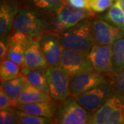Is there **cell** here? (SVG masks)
<instances>
[{"label": "cell", "instance_id": "cell-21", "mask_svg": "<svg viewBox=\"0 0 124 124\" xmlns=\"http://www.w3.org/2000/svg\"><path fill=\"white\" fill-rule=\"evenodd\" d=\"M112 46L113 70L115 74L124 69V37L116 40Z\"/></svg>", "mask_w": 124, "mask_h": 124}, {"label": "cell", "instance_id": "cell-22", "mask_svg": "<svg viewBox=\"0 0 124 124\" xmlns=\"http://www.w3.org/2000/svg\"><path fill=\"white\" fill-rule=\"evenodd\" d=\"M103 19L115 26L124 27V10L117 0L109 8Z\"/></svg>", "mask_w": 124, "mask_h": 124}, {"label": "cell", "instance_id": "cell-29", "mask_svg": "<svg viewBox=\"0 0 124 124\" xmlns=\"http://www.w3.org/2000/svg\"><path fill=\"white\" fill-rule=\"evenodd\" d=\"M17 101L13 99L5 93L3 88H0V110L6 109L8 108H14L17 106Z\"/></svg>", "mask_w": 124, "mask_h": 124}, {"label": "cell", "instance_id": "cell-25", "mask_svg": "<svg viewBox=\"0 0 124 124\" xmlns=\"http://www.w3.org/2000/svg\"><path fill=\"white\" fill-rule=\"evenodd\" d=\"M112 84L114 89L113 94L117 95L124 102V69L114 75Z\"/></svg>", "mask_w": 124, "mask_h": 124}, {"label": "cell", "instance_id": "cell-1", "mask_svg": "<svg viewBox=\"0 0 124 124\" xmlns=\"http://www.w3.org/2000/svg\"><path fill=\"white\" fill-rule=\"evenodd\" d=\"M93 20L85 18L76 25L59 33L63 48L88 53L96 44L93 30Z\"/></svg>", "mask_w": 124, "mask_h": 124}, {"label": "cell", "instance_id": "cell-31", "mask_svg": "<svg viewBox=\"0 0 124 124\" xmlns=\"http://www.w3.org/2000/svg\"><path fill=\"white\" fill-rule=\"evenodd\" d=\"M9 45H10L9 35L1 37V41H0V58L1 59H3L7 57Z\"/></svg>", "mask_w": 124, "mask_h": 124}, {"label": "cell", "instance_id": "cell-30", "mask_svg": "<svg viewBox=\"0 0 124 124\" xmlns=\"http://www.w3.org/2000/svg\"><path fill=\"white\" fill-rule=\"evenodd\" d=\"M64 1L76 8L91 10L90 6V0H64Z\"/></svg>", "mask_w": 124, "mask_h": 124}, {"label": "cell", "instance_id": "cell-27", "mask_svg": "<svg viewBox=\"0 0 124 124\" xmlns=\"http://www.w3.org/2000/svg\"><path fill=\"white\" fill-rule=\"evenodd\" d=\"M124 124V102L122 101L116 107L107 120L106 124Z\"/></svg>", "mask_w": 124, "mask_h": 124}, {"label": "cell", "instance_id": "cell-15", "mask_svg": "<svg viewBox=\"0 0 124 124\" xmlns=\"http://www.w3.org/2000/svg\"><path fill=\"white\" fill-rule=\"evenodd\" d=\"M122 101L117 95L112 94L97 110L90 115L88 124H106L115 108Z\"/></svg>", "mask_w": 124, "mask_h": 124}, {"label": "cell", "instance_id": "cell-26", "mask_svg": "<svg viewBox=\"0 0 124 124\" xmlns=\"http://www.w3.org/2000/svg\"><path fill=\"white\" fill-rule=\"evenodd\" d=\"M14 108H8L1 110V111H0V124H18L17 115L15 111Z\"/></svg>", "mask_w": 124, "mask_h": 124}, {"label": "cell", "instance_id": "cell-24", "mask_svg": "<svg viewBox=\"0 0 124 124\" xmlns=\"http://www.w3.org/2000/svg\"><path fill=\"white\" fill-rule=\"evenodd\" d=\"M26 48L22 45L10 41L7 57L9 59L17 63L19 66H24V56Z\"/></svg>", "mask_w": 124, "mask_h": 124}, {"label": "cell", "instance_id": "cell-5", "mask_svg": "<svg viewBox=\"0 0 124 124\" xmlns=\"http://www.w3.org/2000/svg\"><path fill=\"white\" fill-rule=\"evenodd\" d=\"M46 74L49 87V94L54 101H62L70 96L71 76L62 67L48 66Z\"/></svg>", "mask_w": 124, "mask_h": 124}, {"label": "cell", "instance_id": "cell-4", "mask_svg": "<svg viewBox=\"0 0 124 124\" xmlns=\"http://www.w3.org/2000/svg\"><path fill=\"white\" fill-rule=\"evenodd\" d=\"M90 113L85 110L77 102L75 97L69 96L56 107L53 117L54 124H88Z\"/></svg>", "mask_w": 124, "mask_h": 124}, {"label": "cell", "instance_id": "cell-3", "mask_svg": "<svg viewBox=\"0 0 124 124\" xmlns=\"http://www.w3.org/2000/svg\"><path fill=\"white\" fill-rule=\"evenodd\" d=\"M92 10L79 9L72 7L63 1L57 8L50 13L48 18L50 31L60 33L76 25L85 18L94 16Z\"/></svg>", "mask_w": 124, "mask_h": 124}, {"label": "cell", "instance_id": "cell-10", "mask_svg": "<svg viewBox=\"0 0 124 124\" xmlns=\"http://www.w3.org/2000/svg\"><path fill=\"white\" fill-rule=\"evenodd\" d=\"M39 44L48 66H59L63 48L59 34L53 31H46L40 37Z\"/></svg>", "mask_w": 124, "mask_h": 124}, {"label": "cell", "instance_id": "cell-9", "mask_svg": "<svg viewBox=\"0 0 124 124\" xmlns=\"http://www.w3.org/2000/svg\"><path fill=\"white\" fill-rule=\"evenodd\" d=\"M59 66L74 76L80 72L94 70L88 53L75 50L63 48Z\"/></svg>", "mask_w": 124, "mask_h": 124}, {"label": "cell", "instance_id": "cell-28", "mask_svg": "<svg viewBox=\"0 0 124 124\" xmlns=\"http://www.w3.org/2000/svg\"><path fill=\"white\" fill-rule=\"evenodd\" d=\"M114 0H90V9L94 13H103L112 6Z\"/></svg>", "mask_w": 124, "mask_h": 124}, {"label": "cell", "instance_id": "cell-23", "mask_svg": "<svg viewBox=\"0 0 124 124\" xmlns=\"http://www.w3.org/2000/svg\"><path fill=\"white\" fill-rule=\"evenodd\" d=\"M18 117V124H54L53 120L50 118L33 115L14 108Z\"/></svg>", "mask_w": 124, "mask_h": 124}, {"label": "cell", "instance_id": "cell-13", "mask_svg": "<svg viewBox=\"0 0 124 124\" xmlns=\"http://www.w3.org/2000/svg\"><path fill=\"white\" fill-rule=\"evenodd\" d=\"M39 38H36L25 51L24 66L46 68L48 66L39 44Z\"/></svg>", "mask_w": 124, "mask_h": 124}, {"label": "cell", "instance_id": "cell-16", "mask_svg": "<svg viewBox=\"0 0 124 124\" xmlns=\"http://www.w3.org/2000/svg\"><path fill=\"white\" fill-rule=\"evenodd\" d=\"M52 98L50 94H46L41 90L31 84L30 82L27 81L22 92L17 98L16 101L17 104L35 103V102L48 101H51Z\"/></svg>", "mask_w": 124, "mask_h": 124}, {"label": "cell", "instance_id": "cell-12", "mask_svg": "<svg viewBox=\"0 0 124 124\" xmlns=\"http://www.w3.org/2000/svg\"><path fill=\"white\" fill-rule=\"evenodd\" d=\"M22 0H1L0 5V33L1 37L8 35L13 29L16 15L19 11Z\"/></svg>", "mask_w": 124, "mask_h": 124}, {"label": "cell", "instance_id": "cell-32", "mask_svg": "<svg viewBox=\"0 0 124 124\" xmlns=\"http://www.w3.org/2000/svg\"><path fill=\"white\" fill-rule=\"evenodd\" d=\"M119 3V4L121 5V6L122 7V8L124 10V0H117Z\"/></svg>", "mask_w": 124, "mask_h": 124}, {"label": "cell", "instance_id": "cell-33", "mask_svg": "<svg viewBox=\"0 0 124 124\" xmlns=\"http://www.w3.org/2000/svg\"></svg>", "mask_w": 124, "mask_h": 124}, {"label": "cell", "instance_id": "cell-2", "mask_svg": "<svg viewBox=\"0 0 124 124\" xmlns=\"http://www.w3.org/2000/svg\"><path fill=\"white\" fill-rule=\"evenodd\" d=\"M45 15L23 6L15 17L13 29L33 37H40L44 32L50 31L48 18Z\"/></svg>", "mask_w": 124, "mask_h": 124}, {"label": "cell", "instance_id": "cell-11", "mask_svg": "<svg viewBox=\"0 0 124 124\" xmlns=\"http://www.w3.org/2000/svg\"><path fill=\"white\" fill-rule=\"evenodd\" d=\"M93 30L97 44L112 45L124 37V27L115 26L103 19L93 21Z\"/></svg>", "mask_w": 124, "mask_h": 124}, {"label": "cell", "instance_id": "cell-8", "mask_svg": "<svg viewBox=\"0 0 124 124\" xmlns=\"http://www.w3.org/2000/svg\"><path fill=\"white\" fill-rule=\"evenodd\" d=\"M94 70L108 76L111 79L115 75L112 65V45L94 44L88 53Z\"/></svg>", "mask_w": 124, "mask_h": 124}, {"label": "cell", "instance_id": "cell-14", "mask_svg": "<svg viewBox=\"0 0 124 124\" xmlns=\"http://www.w3.org/2000/svg\"><path fill=\"white\" fill-rule=\"evenodd\" d=\"M56 107L57 106L54 105V102L51 100L48 101L17 104L15 108L31 115L52 119L54 115Z\"/></svg>", "mask_w": 124, "mask_h": 124}, {"label": "cell", "instance_id": "cell-7", "mask_svg": "<svg viewBox=\"0 0 124 124\" xmlns=\"http://www.w3.org/2000/svg\"><path fill=\"white\" fill-rule=\"evenodd\" d=\"M107 81H112V79L108 76L94 70L80 72L71 77L70 95L76 98L81 94Z\"/></svg>", "mask_w": 124, "mask_h": 124}, {"label": "cell", "instance_id": "cell-17", "mask_svg": "<svg viewBox=\"0 0 124 124\" xmlns=\"http://www.w3.org/2000/svg\"><path fill=\"white\" fill-rule=\"evenodd\" d=\"M21 72L25 75L28 81L31 84L49 94L50 92L46 74V68L23 66L22 68Z\"/></svg>", "mask_w": 124, "mask_h": 124}, {"label": "cell", "instance_id": "cell-19", "mask_svg": "<svg viewBox=\"0 0 124 124\" xmlns=\"http://www.w3.org/2000/svg\"><path fill=\"white\" fill-rule=\"evenodd\" d=\"M27 81L28 80L25 75L21 72L17 77L4 82H1V87L10 97L16 100L22 92Z\"/></svg>", "mask_w": 124, "mask_h": 124}, {"label": "cell", "instance_id": "cell-6", "mask_svg": "<svg viewBox=\"0 0 124 124\" xmlns=\"http://www.w3.org/2000/svg\"><path fill=\"white\" fill-rule=\"evenodd\" d=\"M114 93L112 81L98 85L76 97L77 102L92 114L101 106Z\"/></svg>", "mask_w": 124, "mask_h": 124}, {"label": "cell", "instance_id": "cell-20", "mask_svg": "<svg viewBox=\"0 0 124 124\" xmlns=\"http://www.w3.org/2000/svg\"><path fill=\"white\" fill-rule=\"evenodd\" d=\"M21 67L17 63L6 57L1 59L0 63V78L1 82L13 79L20 74Z\"/></svg>", "mask_w": 124, "mask_h": 124}, {"label": "cell", "instance_id": "cell-18", "mask_svg": "<svg viewBox=\"0 0 124 124\" xmlns=\"http://www.w3.org/2000/svg\"><path fill=\"white\" fill-rule=\"evenodd\" d=\"M64 1V0H22L23 6L43 14L50 13Z\"/></svg>", "mask_w": 124, "mask_h": 124}]
</instances>
